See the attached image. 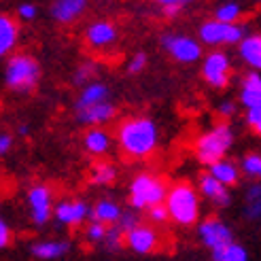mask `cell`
Here are the masks:
<instances>
[{"instance_id": "obj_1", "label": "cell", "mask_w": 261, "mask_h": 261, "mask_svg": "<svg viewBox=\"0 0 261 261\" xmlns=\"http://www.w3.org/2000/svg\"><path fill=\"white\" fill-rule=\"evenodd\" d=\"M119 145L129 158H147L158 145V129L145 117L125 119L119 125Z\"/></svg>"}, {"instance_id": "obj_2", "label": "cell", "mask_w": 261, "mask_h": 261, "mask_svg": "<svg viewBox=\"0 0 261 261\" xmlns=\"http://www.w3.org/2000/svg\"><path fill=\"white\" fill-rule=\"evenodd\" d=\"M166 208H168L170 219L176 221L178 225H193L195 219H198V211H200L195 189L189 182H176V185L168 191Z\"/></svg>"}, {"instance_id": "obj_3", "label": "cell", "mask_w": 261, "mask_h": 261, "mask_svg": "<svg viewBox=\"0 0 261 261\" xmlns=\"http://www.w3.org/2000/svg\"><path fill=\"white\" fill-rule=\"evenodd\" d=\"M229 145H231V129L225 123H219L211 132H206L198 138V142H195V155H198V160L202 164L215 166L223 160Z\"/></svg>"}, {"instance_id": "obj_4", "label": "cell", "mask_w": 261, "mask_h": 261, "mask_svg": "<svg viewBox=\"0 0 261 261\" xmlns=\"http://www.w3.org/2000/svg\"><path fill=\"white\" fill-rule=\"evenodd\" d=\"M168 198L166 182L153 174H138L129 187V202L134 208H155Z\"/></svg>"}, {"instance_id": "obj_5", "label": "cell", "mask_w": 261, "mask_h": 261, "mask_svg": "<svg viewBox=\"0 0 261 261\" xmlns=\"http://www.w3.org/2000/svg\"><path fill=\"white\" fill-rule=\"evenodd\" d=\"M41 68L30 56H13L5 70V83L13 91H30L36 81Z\"/></svg>"}, {"instance_id": "obj_6", "label": "cell", "mask_w": 261, "mask_h": 261, "mask_svg": "<svg viewBox=\"0 0 261 261\" xmlns=\"http://www.w3.org/2000/svg\"><path fill=\"white\" fill-rule=\"evenodd\" d=\"M200 38L206 45H229V43H242V28L233 23L223 21H206L200 28Z\"/></svg>"}, {"instance_id": "obj_7", "label": "cell", "mask_w": 261, "mask_h": 261, "mask_svg": "<svg viewBox=\"0 0 261 261\" xmlns=\"http://www.w3.org/2000/svg\"><path fill=\"white\" fill-rule=\"evenodd\" d=\"M125 242L136 253H155L162 249V238L149 225H136L134 229H129L125 233Z\"/></svg>"}, {"instance_id": "obj_8", "label": "cell", "mask_w": 261, "mask_h": 261, "mask_svg": "<svg viewBox=\"0 0 261 261\" xmlns=\"http://www.w3.org/2000/svg\"><path fill=\"white\" fill-rule=\"evenodd\" d=\"M162 45L166 51H170V56L178 62H195L200 58V45L187 36H178V34H166L162 38Z\"/></svg>"}, {"instance_id": "obj_9", "label": "cell", "mask_w": 261, "mask_h": 261, "mask_svg": "<svg viewBox=\"0 0 261 261\" xmlns=\"http://www.w3.org/2000/svg\"><path fill=\"white\" fill-rule=\"evenodd\" d=\"M200 236L204 240L206 246H211L213 251H221V249H225V246L233 244L231 242V231L227 225H223L219 219L211 217V219H206L204 223L200 225Z\"/></svg>"}, {"instance_id": "obj_10", "label": "cell", "mask_w": 261, "mask_h": 261, "mask_svg": "<svg viewBox=\"0 0 261 261\" xmlns=\"http://www.w3.org/2000/svg\"><path fill=\"white\" fill-rule=\"evenodd\" d=\"M204 79L215 87H225L229 81V60L225 54H211L204 60Z\"/></svg>"}, {"instance_id": "obj_11", "label": "cell", "mask_w": 261, "mask_h": 261, "mask_svg": "<svg viewBox=\"0 0 261 261\" xmlns=\"http://www.w3.org/2000/svg\"><path fill=\"white\" fill-rule=\"evenodd\" d=\"M28 200H30V208H32V219L36 221L38 225L45 223L51 215V193L47 187L43 185H36L30 189L28 193Z\"/></svg>"}, {"instance_id": "obj_12", "label": "cell", "mask_w": 261, "mask_h": 261, "mask_svg": "<svg viewBox=\"0 0 261 261\" xmlns=\"http://www.w3.org/2000/svg\"><path fill=\"white\" fill-rule=\"evenodd\" d=\"M76 113V119L81 123H91V125H98V123H107L109 119H113L115 109L111 102H102V104H94V107H85V109H74Z\"/></svg>"}, {"instance_id": "obj_13", "label": "cell", "mask_w": 261, "mask_h": 261, "mask_svg": "<svg viewBox=\"0 0 261 261\" xmlns=\"http://www.w3.org/2000/svg\"><path fill=\"white\" fill-rule=\"evenodd\" d=\"M87 0H56L54 7H51V15L60 23H68L81 15Z\"/></svg>"}, {"instance_id": "obj_14", "label": "cell", "mask_w": 261, "mask_h": 261, "mask_svg": "<svg viewBox=\"0 0 261 261\" xmlns=\"http://www.w3.org/2000/svg\"><path fill=\"white\" fill-rule=\"evenodd\" d=\"M85 36H87V43L91 47H109L111 43H115L117 30L113 28V23H109V21H98V23L89 25Z\"/></svg>"}, {"instance_id": "obj_15", "label": "cell", "mask_w": 261, "mask_h": 261, "mask_svg": "<svg viewBox=\"0 0 261 261\" xmlns=\"http://www.w3.org/2000/svg\"><path fill=\"white\" fill-rule=\"evenodd\" d=\"M240 100L244 102V107H249V109L261 107V76L257 72H249L244 76Z\"/></svg>"}, {"instance_id": "obj_16", "label": "cell", "mask_w": 261, "mask_h": 261, "mask_svg": "<svg viewBox=\"0 0 261 261\" xmlns=\"http://www.w3.org/2000/svg\"><path fill=\"white\" fill-rule=\"evenodd\" d=\"M200 189H202V193L206 195V198H211L217 206H227L229 204V193H227L225 185H221L211 172L200 176Z\"/></svg>"}, {"instance_id": "obj_17", "label": "cell", "mask_w": 261, "mask_h": 261, "mask_svg": "<svg viewBox=\"0 0 261 261\" xmlns=\"http://www.w3.org/2000/svg\"><path fill=\"white\" fill-rule=\"evenodd\" d=\"M56 217L66 225H79L87 217V206L83 202H62L56 208Z\"/></svg>"}, {"instance_id": "obj_18", "label": "cell", "mask_w": 261, "mask_h": 261, "mask_svg": "<svg viewBox=\"0 0 261 261\" xmlns=\"http://www.w3.org/2000/svg\"><path fill=\"white\" fill-rule=\"evenodd\" d=\"M102 102H109V89H107V85H102V83H89L83 89V94L79 96V100H76L74 109L94 107V104H102Z\"/></svg>"}, {"instance_id": "obj_19", "label": "cell", "mask_w": 261, "mask_h": 261, "mask_svg": "<svg viewBox=\"0 0 261 261\" xmlns=\"http://www.w3.org/2000/svg\"><path fill=\"white\" fill-rule=\"evenodd\" d=\"M240 56L255 68H261V36H246L240 43Z\"/></svg>"}, {"instance_id": "obj_20", "label": "cell", "mask_w": 261, "mask_h": 261, "mask_svg": "<svg viewBox=\"0 0 261 261\" xmlns=\"http://www.w3.org/2000/svg\"><path fill=\"white\" fill-rule=\"evenodd\" d=\"M17 41V25L11 17H0V54H7Z\"/></svg>"}, {"instance_id": "obj_21", "label": "cell", "mask_w": 261, "mask_h": 261, "mask_svg": "<svg viewBox=\"0 0 261 261\" xmlns=\"http://www.w3.org/2000/svg\"><path fill=\"white\" fill-rule=\"evenodd\" d=\"M91 217H94L96 223H115V221L121 219V211H119V206H117V204L102 200V202L96 204Z\"/></svg>"}, {"instance_id": "obj_22", "label": "cell", "mask_w": 261, "mask_h": 261, "mask_svg": "<svg viewBox=\"0 0 261 261\" xmlns=\"http://www.w3.org/2000/svg\"><path fill=\"white\" fill-rule=\"evenodd\" d=\"M211 174L221 185H236L238 182V168L229 162H219V164L211 166Z\"/></svg>"}, {"instance_id": "obj_23", "label": "cell", "mask_w": 261, "mask_h": 261, "mask_svg": "<svg viewBox=\"0 0 261 261\" xmlns=\"http://www.w3.org/2000/svg\"><path fill=\"white\" fill-rule=\"evenodd\" d=\"M85 147L89 153L94 155H102L109 149V134L102 132V129H89L85 134Z\"/></svg>"}, {"instance_id": "obj_24", "label": "cell", "mask_w": 261, "mask_h": 261, "mask_svg": "<svg viewBox=\"0 0 261 261\" xmlns=\"http://www.w3.org/2000/svg\"><path fill=\"white\" fill-rule=\"evenodd\" d=\"M66 251H68V246L64 242H41L32 249V253L36 257H41V259H54V257L64 255Z\"/></svg>"}, {"instance_id": "obj_25", "label": "cell", "mask_w": 261, "mask_h": 261, "mask_svg": "<svg viewBox=\"0 0 261 261\" xmlns=\"http://www.w3.org/2000/svg\"><path fill=\"white\" fill-rule=\"evenodd\" d=\"M115 168L107 162H100V164H94L91 168V182H96V185H107L115 178Z\"/></svg>"}, {"instance_id": "obj_26", "label": "cell", "mask_w": 261, "mask_h": 261, "mask_svg": "<svg viewBox=\"0 0 261 261\" xmlns=\"http://www.w3.org/2000/svg\"><path fill=\"white\" fill-rule=\"evenodd\" d=\"M215 261H246V251L238 244H229L221 251H213Z\"/></svg>"}, {"instance_id": "obj_27", "label": "cell", "mask_w": 261, "mask_h": 261, "mask_svg": "<svg viewBox=\"0 0 261 261\" xmlns=\"http://www.w3.org/2000/svg\"><path fill=\"white\" fill-rule=\"evenodd\" d=\"M246 215L251 219L261 215V187L259 185L251 187L249 193H246Z\"/></svg>"}, {"instance_id": "obj_28", "label": "cell", "mask_w": 261, "mask_h": 261, "mask_svg": "<svg viewBox=\"0 0 261 261\" xmlns=\"http://www.w3.org/2000/svg\"><path fill=\"white\" fill-rule=\"evenodd\" d=\"M238 17H240V7H238V5H233V3H229V5H225V7L217 9V21L233 23Z\"/></svg>"}, {"instance_id": "obj_29", "label": "cell", "mask_w": 261, "mask_h": 261, "mask_svg": "<svg viewBox=\"0 0 261 261\" xmlns=\"http://www.w3.org/2000/svg\"><path fill=\"white\" fill-rule=\"evenodd\" d=\"M242 168H244L246 174L261 176V155H246L244 162H242Z\"/></svg>"}, {"instance_id": "obj_30", "label": "cell", "mask_w": 261, "mask_h": 261, "mask_svg": "<svg viewBox=\"0 0 261 261\" xmlns=\"http://www.w3.org/2000/svg\"><path fill=\"white\" fill-rule=\"evenodd\" d=\"M85 233H87V240H91V242L107 240V236H109V227L104 225V223H91V225L85 229Z\"/></svg>"}, {"instance_id": "obj_31", "label": "cell", "mask_w": 261, "mask_h": 261, "mask_svg": "<svg viewBox=\"0 0 261 261\" xmlns=\"http://www.w3.org/2000/svg\"><path fill=\"white\" fill-rule=\"evenodd\" d=\"M96 74V66L94 64H83V66L76 70V74H74V83L76 85H83V83H87V81H91V76Z\"/></svg>"}, {"instance_id": "obj_32", "label": "cell", "mask_w": 261, "mask_h": 261, "mask_svg": "<svg viewBox=\"0 0 261 261\" xmlns=\"http://www.w3.org/2000/svg\"><path fill=\"white\" fill-rule=\"evenodd\" d=\"M246 121H249V125L253 127V132L261 136V107L259 109H249V113H246Z\"/></svg>"}, {"instance_id": "obj_33", "label": "cell", "mask_w": 261, "mask_h": 261, "mask_svg": "<svg viewBox=\"0 0 261 261\" xmlns=\"http://www.w3.org/2000/svg\"><path fill=\"white\" fill-rule=\"evenodd\" d=\"M145 64H147V56H145V54H136V56L132 58V62H129L127 70L132 72V74H136V72H140L142 68H145Z\"/></svg>"}, {"instance_id": "obj_34", "label": "cell", "mask_w": 261, "mask_h": 261, "mask_svg": "<svg viewBox=\"0 0 261 261\" xmlns=\"http://www.w3.org/2000/svg\"><path fill=\"white\" fill-rule=\"evenodd\" d=\"M149 217L155 221V223H164V221H166L168 217H170V215H168V208L162 204V206L151 208V211H149Z\"/></svg>"}, {"instance_id": "obj_35", "label": "cell", "mask_w": 261, "mask_h": 261, "mask_svg": "<svg viewBox=\"0 0 261 261\" xmlns=\"http://www.w3.org/2000/svg\"><path fill=\"white\" fill-rule=\"evenodd\" d=\"M19 15L23 19H34L36 17V7L34 5H21L19 7Z\"/></svg>"}, {"instance_id": "obj_36", "label": "cell", "mask_w": 261, "mask_h": 261, "mask_svg": "<svg viewBox=\"0 0 261 261\" xmlns=\"http://www.w3.org/2000/svg\"><path fill=\"white\" fill-rule=\"evenodd\" d=\"M233 113H236V107H233L231 102H223V104L219 107V115H221V117H229V115H233Z\"/></svg>"}, {"instance_id": "obj_37", "label": "cell", "mask_w": 261, "mask_h": 261, "mask_svg": "<svg viewBox=\"0 0 261 261\" xmlns=\"http://www.w3.org/2000/svg\"><path fill=\"white\" fill-rule=\"evenodd\" d=\"M9 240H11V231H9L7 223H0V244L7 246V244H9Z\"/></svg>"}, {"instance_id": "obj_38", "label": "cell", "mask_w": 261, "mask_h": 261, "mask_svg": "<svg viewBox=\"0 0 261 261\" xmlns=\"http://www.w3.org/2000/svg\"><path fill=\"white\" fill-rule=\"evenodd\" d=\"M155 3H160L162 7H180V5L191 3V0H155Z\"/></svg>"}, {"instance_id": "obj_39", "label": "cell", "mask_w": 261, "mask_h": 261, "mask_svg": "<svg viewBox=\"0 0 261 261\" xmlns=\"http://www.w3.org/2000/svg\"><path fill=\"white\" fill-rule=\"evenodd\" d=\"M9 147H11V136L3 134V136H0V153H7Z\"/></svg>"}, {"instance_id": "obj_40", "label": "cell", "mask_w": 261, "mask_h": 261, "mask_svg": "<svg viewBox=\"0 0 261 261\" xmlns=\"http://www.w3.org/2000/svg\"><path fill=\"white\" fill-rule=\"evenodd\" d=\"M178 9L180 7H164V13H166V15H176Z\"/></svg>"}, {"instance_id": "obj_41", "label": "cell", "mask_w": 261, "mask_h": 261, "mask_svg": "<svg viewBox=\"0 0 261 261\" xmlns=\"http://www.w3.org/2000/svg\"><path fill=\"white\" fill-rule=\"evenodd\" d=\"M259 3H261V0H259Z\"/></svg>"}]
</instances>
